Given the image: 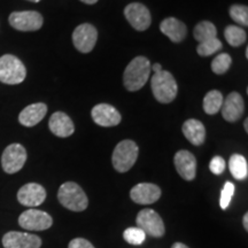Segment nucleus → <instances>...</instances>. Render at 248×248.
<instances>
[{
  "mask_svg": "<svg viewBox=\"0 0 248 248\" xmlns=\"http://www.w3.org/2000/svg\"><path fill=\"white\" fill-rule=\"evenodd\" d=\"M161 188L152 183H139L130 191L133 202L138 204H152L161 198Z\"/></svg>",
  "mask_w": 248,
  "mask_h": 248,
  "instance_id": "2eb2a0df",
  "label": "nucleus"
},
{
  "mask_svg": "<svg viewBox=\"0 0 248 248\" xmlns=\"http://www.w3.org/2000/svg\"><path fill=\"white\" fill-rule=\"evenodd\" d=\"M151 69L154 71V74H157L162 70V66L160 63H154L153 66H151Z\"/></svg>",
  "mask_w": 248,
  "mask_h": 248,
  "instance_id": "473e14b6",
  "label": "nucleus"
},
{
  "mask_svg": "<svg viewBox=\"0 0 248 248\" xmlns=\"http://www.w3.org/2000/svg\"><path fill=\"white\" fill-rule=\"evenodd\" d=\"M138 154L139 148L135 141L129 140V139L120 141L116 145L113 152V156H111L114 169L119 172L129 171L137 161Z\"/></svg>",
  "mask_w": 248,
  "mask_h": 248,
  "instance_id": "39448f33",
  "label": "nucleus"
},
{
  "mask_svg": "<svg viewBox=\"0 0 248 248\" xmlns=\"http://www.w3.org/2000/svg\"><path fill=\"white\" fill-rule=\"evenodd\" d=\"M91 116L97 125L105 126V128L119 125L122 120L120 111L108 104H99L93 107Z\"/></svg>",
  "mask_w": 248,
  "mask_h": 248,
  "instance_id": "4468645a",
  "label": "nucleus"
},
{
  "mask_svg": "<svg viewBox=\"0 0 248 248\" xmlns=\"http://www.w3.org/2000/svg\"><path fill=\"white\" fill-rule=\"evenodd\" d=\"M138 228H140L146 235L161 238L164 234V224L161 216L153 209H142L137 215Z\"/></svg>",
  "mask_w": 248,
  "mask_h": 248,
  "instance_id": "1a4fd4ad",
  "label": "nucleus"
},
{
  "mask_svg": "<svg viewBox=\"0 0 248 248\" xmlns=\"http://www.w3.org/2000/svg\"><path fill=\"white\" fill-rule=\"evenodd\" d=\"M47 114V106L43 102H37L27 106L24 109L21 111L18 115V122L22 125L31 128L35 126L42 121Z\"/></svg>",
  "mask_w": 248,
  "mask_h": 248,
  "instance_id": "aec40b11",
  "label": "nucleus"
},
{
  "mask_svg": "<svg viewBox=\"0 0 248 248\" xmlns=\"http://www.w3.org/2000/svg\"><path fill=\"white\" fill-rule=\"evenodd\" d=\"M235 191L234 185L232 184L231 182H226L224 184V187L221 192V200H219V204H221L222 209H226L229 206H230V202L232 200V197H233Z\"/></svg>",
  "mask_w": 248,
  "mask_h": 248,
  "instance_id": "c756f323",
  "label": "nucleus"
},
{
  "mask_svg": "<svg viewBox=\"0 0 248 248\" xmlns=\"http://www.w3.org/2000/svg\"><path fill=\"white\" fill-rule=\"evenodd\" d=\"M193 36L195 40L199 43L207 42V40L217 38V29L215 24L209 21H202L194 27Z\"/></svg>",
  "mask_w": 248,
  "mask_h": 248,
  "instance_id": "b1692460",
  "label": "nucleus"
},
{
  "mask_svg": "<svg viewBox=\"0 0 248 248\" xmlns=\"http://www.w3.org/2000/svg\"><path fill=\"white\" fill-rule=\"evenodd\" d=\"M98 39V31L92 24L83 23L74 30L73 43L80 53H90L94 48Z\"/></svg>",
  "mask_w": 248,
  "mask_h": 248,
  "instance_id": "9b49d317",
  "label": "nucleus"
},
{
  "mask_svg": "<svg viewBox=\"0 0 248 248\" xmlns=\"http://www.w3.org/2000/svg\"><path fill=\"white\" fill-rule=\"evenodd\" d=\"M176 170L185 181H193L197 175V159L191 152L178 151L173 157Z\"/></svg>",
  "mask_w": 248,
  "mask_h": 248,
  "instance_id": "dca6fc26",
  "label": "nucleus"
},
{
  "mask_svg": "<svg viewBox=\"0 0 248 248\" xmlns=\"http://www.w3.org/2000/svg\"><path fill=\"white\" fill-rule=\"evenodd\" d=\"M222 116L228 122H235L243 116L245 111L244 99L238 92H231L222 105Z\"/></svg>",
  "mask_w": 248,
  "mask_h": 248,
  "instance_id": "f3484780",
  "label": "nucleus"
},
{
  "mask_svg": "<svg viewBox=\"0 0 248 248\" xmlns=\"http://www.w3.org/2000/svg\"><path fill=\"white\" fill-rule=\"evenodd\" d=\"M9 24L18 31L39 30L44 23L42 14L36 11L13 12L8 17Z\"/></svg>",
  "mask_w": 248,
  "mask_h": 248,
  "instance_id": "6e6552de",
  "label": "nucleus"
},
{
  "mask_svg": "<svg viewBox=\"0 0 248 248\" xmlns=\"http://www.w3.org/2000/svg\"><path fill=\"white\" fill-rule=\"evenodd\" d=\"M27 161V151L21 144H11L1 155V167L6 173H16Z\"/></svg>",
  "mask_w": 248,
  "mask_h": 248,
  "instance_id": "0eeeda50",
  "label": "nucleus"
},
{
  "mask_svg": "<svg viewBox=\"0 0 248 248\" xmlns=\"http://www.w3.org/2000/svg\"><path fill=\"white\" fill-rule=\"evenodd\" d=\"M160 30L172 43H181L186 38L187 28L176 17H167L161 22Z\"/></svg>",
  "mask_w": 248,
  "mask_h": 248,
  "instance_id": "6ab92c4d",
  "label": "nucleus"
},
{
  "mask_svg": "<svg viewBox=\"0 0 248 248\" xmlns=\"http://www.w3.org/2000/svg\"><path fill=\"white\" fill-rule=\"evenodd\" d=\"M171 248H188V247L182 243H175L172 245Z\"/></svg>",
  "mask_w": 248,
  "mask_h": 248,
  "instance_id": "f704fd0d",
  "label": "nucleus"
},
{
  "mask_svg": "<svg viewBox=\"0 0 248 248\" xmlns=\"http://www.w3.org/2000/svg\"><path fill=\"white\" fill-rule=\"evenodd\" d=\"M244 126H245V131L248 132V119H245L244 122Z\"/></svg>",
  "mask_w": 248,
  "mask_h": 248,
  "instance_id": "e433bc0d",
  "label": "nucleus"
},
{
  "mask_svg": "<svg viewBox=\"0 0 248 248\" xmlns=\"http://www.w3.org/2000/svg\"><path fill=\"white\" fill-rule=\"evenodd\" d=\"M124 16L133 29L138 31H145L151 27L152 16L151 12L146 6L132 2L124 8Z\"/></svg>",
  "mask_w": 248,
  "mask_h": 248,
  "instance_id": "9d476101",
  "label": "nucleus"
},
{
  "mask_svg": "<svg viewBox=\"0 0 248 248\" xmlns=\"http://www.w3.org/2000/svg\"><path fill=\"white\" fill-rule=\"evenodd\" d=\"M48 128L57 137L67 138L75 132V125L66 113L57 111L51 116L48 122Z\"/></svg>",
  "mask_w": 248,
  "mask_h": 248,
  "instance_id": "a211bd4d",
  "label": "nucleus"
},
{
  "mask_svg": "<svg viewBox=\"0 0 248 248\" xmlns=\"http://www.w3.org/2000/svg\"><path fill=\"white\" fill-rule=\"evenodd\" d=\"M232 64V58L228 53H221L216 55L212 62V70L217 75H223L230 69Z\"/></svg>",
  "mask_w": 248,
  "mask_h": 248,
  "instance_id": "a878e982",
  "label": "nucleus"
},
{
  "mask_svg": "<svg viewBox=\"0 0 248 248\" xmlns=\"http://www.w3.org/2000/svg\"><path fill=\"white\" fill-rule=\"evenodd\" d=\"M18 224L29 231H44L53 224V218L47 213L38 209H28L18 217Z\"/></svg>",
  "mask_w": 248,
  "mask_h": 248,
  "instance_id": "423d86ee",
  "label": "nucleus"
},
{
  "mask_svg": "<svg viewBox=\"0 0 248 248\" xmlns=\"http://www.w3.org/2000/svg\"><path fill=\"white\" fill-rule=\"evenodd\" d=\"M80 1L84 2V4H86V5H94V4H97L98 0H80Z\"/></svg>",
  "mask_w": 248,
  "mask_h": 248,
  "instance_id": "c9c22d12",
  "label": "nucleus"
},
{
  "mask_svg": "<svg viewBox=\"0 0 248 248\" xmlns=\"http://www.w3.org/2000/svg\"><path fill=\"white\" fill-rule=\"evenodd\" d=\"M229 14L235 23L248 27V7L245 5H232Z\"/></svg>",
  "mask_w": 248,
  "mask_h": 248,
  "instance_id": "cd10ccee",
  "label": "nucleus"
},
{
  "mask_svg": "<svg viewBox=\"0 0 248 248\" xmlns=\"http://www.w3.org/2000/svg\"><path fill=\"white\" fill-rule=\"evenodd\" d=\"M151 88L154 98L161 104H170L177 97V82L169 71L161 70L154 74L151 79Z\"/></svg>",
  "mask_w": 248,
  "mask_h": 248,
  "instance_id": "f03ea898",
  "label": "nucleus"
},
{
  "mask_svg": "<svg viewBox=\"0 0 248 248\" xmlns=\"http://www.w3.org/2000/svg\"><path fill=\"white\" fill-rule=\"evenodd\" d=\"M224 37L229 45L238 47L244 45L247 40V32L243 28L237 26H228L224 30Z\"/></svg>",
  "mask_w": 248,
  "mask_h": 248,
  "instance_id": "393cba45",
  "label": "nucleus"
},
{
  "mask_svg": "<svg viewBox=\"0 0 248 248\" xmlns=\"http://www.w3.org/2000/svg\"><path fill=\"white\" fill-rule=\"evenodd\" d=\"M223 47L221 40L214 38L210 40H207V42L200 43L197 47L198 54L201 55V57H209V55L215 54L216 52L221 51Z\"/></svg>",
  "mask_w": 248,
  "mask_h": 248,
  "instance_id": "bb28decb",
  "label": "nucleus"
},
{
  "mask_svg": "<svg viewBox=\"0 0 248 248\" xmlns=\"http://www.w3.org/2000/svg\"><path fill=\"white\" fill-rule=\"evenodd\" d=\"M5 248H40L42 239L36 234L11 231L2 237Z\"/></svg>",
  "mask_w": 248,
  "mask_h": 248,
  "instance_id": "ddd939ff",
  "label": "nucleus"
},
{
  "mask_svg": "<svg viewBox=\"0 0 248 248\" xmlns=\"http://www.w3.org/2000/svg\"><path fill=\"white\" fill-rule=\"evenodd\" d=\"M245 55H246V58H248V48H246V53H245Z\"/></svg>",
  "mask_w": 248,
  "mask_h": 248,
  "instance_id": "58836bf2",
  "label": "nucleus"
},
{
  "mask_svg": "<svg viewBox=\"0 0 248 248\" xmlns=\"http://www.w3.org/2000/svg\"><path fill=\"white\" fill-rule=\"evenodd\" d=\"M151 62L145 57H137L130 61L123 74V84L130 92L138 91L147 83L151 76Z\"/></svg>",
  "mask_w": 248,
  "mask_h": 248,
  "instance_id": "f257e3e1",
  "label": "nucleus"
},
{
  "mask_svg": "<svg viewBox=\"0 0 248 248\" xmlns=\"http://www.w3.org/2000/svg\"><path fill=\"white\" fill-rule=\"evenodd\" d=\"M28 1H31V2H39L40 0H28Z\"/></svg>",
  "mask_w": 248,
  "mask_h": 248,
  "instance_id": "4c0bfd02",
  "label": "nucleus"
},
{
  "mask_svg": "<svg viewBox=\"0 0 248 248\" xmlns=\"http://www.w3.org/2000/svg\"><path fill=\"white\" fill-rule=\"evenodd\" d=\"M46 199V191L42 185L37 183H28L17 192L18 202L26 207H38Z\"/></svg>",
  "mask_w": 248,
  "mask_h": 248,
  "instance_id": "f8f14e48",
  "label": "nucleus"
},
{
  "mask_svg": "<svg viewBox=\"0 0 248 248\" xmlns=\"http://www.w3.org/2000/svg\"><path fill=\"white\" fill-rule=\"evenodd\" d=\"M229 169H230L231 175L237 181L246 179L248 176V164L246 157L240 154L231 155L230 160H229Z\"/></svg>",
  "mask_w": 248,
  "mask_h": 248,
  "instance_id": "4be33fe9",
  "label": "nucleus"
},
{
  "mask_svg": "<svg viewBox=\"0 0 248 248\" xmlns=\"http://www.w3.org/2000/svg\"><path fill=\"white\" fill-rule=\"evenodd\" d=\"M27 70L22 61L12 54L0 58V82L8 85H16L26 79Z\"/></svg>",
  "mask_w": 248,
  "mask_h": 248,
  "instance_id": "20e7f679",
  "label": "nucleus"
},
{
  "mask_svg": "<svg viewBox=\"0 0 248 248\" xmlns=\"http://www.w3.org/2000/svg\"><path fill=\"white\" fill-rule=\"evenodd\" d=\"M225 160L223 159L222 156L216 155V156H214L213 159L210 160L209 169L214 175H221V173H223V171L225 170Z\"/></svg>",
  "mask_w": 248,
  "mask_h": 248,
  "instance_id": "7c9ffc66",
  "label": "nucleus"
},
{
  "mask_svg": "<svg viewBox=\"0 0 248 248\" xmlns=\"http://www.w3.org/2000/svg\"><path fill=\"white\" fill-rule=\"evenodd\" d=\"M223 94L217 90H212L203 98V110L208 115H215L222 108Z\"/></svg>",
  "mask_w": 248,
  "mask_h": 248,
  "instance_id": "5701e85b",
  "label": "nucleus"
},
{
  "mask_svg": "<svg viewBox=\"0 0 248 248\" xmlns=\"http://www.w3.org/2000/svg\"><path fill=\"white\" fill-rule=\"evenodd\" d=\"M182 130L185 138L194 146H200L206 140V129L199 120L190 119L185 121Z\"/></svg>",
  "mask_w": 248,
  "mask_h": 248,
  "instance_id": "412c9836",
  "label": "nucleus"
},
{
  "mask_svg": "<svg viewBox=\"0 0 248 248\" xmlns=\"http://www.w3.org/2000/svg\"><path fill=\"white\" fill-rule=\"evenodd\" d=\"M243 223H244L245 229H246V231H248V213L245 214L244 219H243Z\"/></svg>",
  "mask_w": 248,
  "mask_h": 248,
  "instance_id": "72a5a7b5",
  "label": "nucleus"
},
{
  "mask_svg": "<svg viewBox=\"0 0 248 248\" xmlns=\"http://www.w3.org/2000/svg\"><path fill=\"white\" fill-rule=\"evenodd\" d=\"M58 200L64 208L73 212H83L89 206L85 192L74 182H66L60 186L58 192Z\"/></svg>",
  "mask_w": 248,
  "mask_h": 248,
  "instance_id": "7ed1b4c3",
  "label": "nucleus"
},
{
  "mask_svg": "<svg viewBox=\"0 0 248 248\" xmlns=\"http://www.w3.org/2000/svg\"><path fill=\"white\" fill-rule=\"evenodd\" d=\"M123 238L126 243L138 246L146 239V233L140 228H128L123 232Z\"/></svg>",
  "mask_w": 248,
  "mask_h": 248,
  "instance_id": "c85d7f7f",
  "label": "nucleus"
},
{
  "mask_svg": "<svg viewBox=\"0 0 248 248\" xmlns=\"http://www.w3.org/2000/svg\"><path fill=\"white\" fill-rule=\"evenodd\" d=\"M68 248H94V246L89 240L83 238H75L69 243Z\"/></svg>",
  "mask_w": 248,
  "mask_h": 248,
  "instance_id": "2f4dec72",
  "label": "nucleus"
}]
</instances>
